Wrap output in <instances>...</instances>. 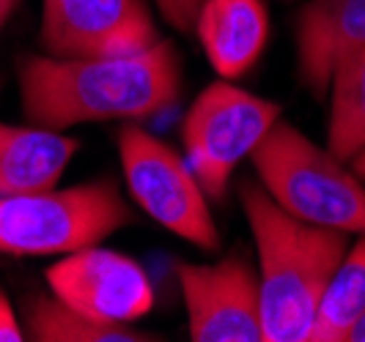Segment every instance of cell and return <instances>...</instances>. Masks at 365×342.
<instances>
[{
	"label": "cell",
	"instance_id": "6da1fadb",
	"mask_svg": "<svg viewBox=\"0 0 365 342\" xmlns=\"http://www.w3.org/2000/svg\"><path fill=\"white\" fill-rule=\"evenodd\" d=\"M22 115L34 127L63 132L77 124H138L182 96V55L160 38L143 53L105 58L28 55L17 66Z\"/></svg>",
	"mask_w": 365,
	"mask_h": 342
},
{
	"label": "cell",
	"instance_id": "7a4b0ae2",
	"mask_svg": "<svg viewBox=\"0 0 365 342\" xmlns=\"http://www.w3.org/2000/svg\"><path fill=\"white\" fill-rule=\"evenodd\" d=\"M237 195L256 241L264 342H305L351 235L297 219L250 178L239 181Z\"/></svg>",
	"mask_w": 365,
	"mask_h": 342
},
{
	"label": "cell",
	"instance_id": "3957f363",
	"mask_svg": "<svg viewBox=\"0 0 365 342\" xmlns=\"http://www.w3.org/2000/svg\"><path fill=\"white\" fill-rule=\"evenodd\" d=\"M247 159L283 211L311 225L365 235V183L294 124L277 118Z\"/></svg>",
	"mask_w": 365,
	"mask_h": 342
},
{
	"label": "cell",
	"instance_id": "277c9868",
	"mask_svg": "<svg viewBox=\"0 0 365 342\" xmlns=\"http://www.w3.org/2000/svg\"><path fill=\"white\" fill-rule=\"evenodd\" d=\"M135 222L138 216L113 178L0 198V255L63 257L96 247Z\"/></svg>",
	"mask_w": 365,
	"mask_h": 342
},
{
	"label": "cell",
	"instance_id": "5b68a950",
	"mask_svg": "<svg viewBox=\"0 0 365 342\" xmlns=\"http://www.w3.org/2000/svg\"><path fill=\"white\" fill-rule=\"evenodd\" d=\"M280 115V105L231 82H212L195 96L179 137L184 159L209 203L225 200L231 176Z\"/></svg>",
	"mask_w": 365,
	"mask_h": 342
},
{
	"label": "cell",
	"instance_id": "8992f818",
	"mask_svg": "<svg viewBox=\"0 0 365 342\" xmlns=\"http://www.w3.org/2000/svg\"><path fill=\"white\" fill-rule=\"evenodd\" d=\"M115 145L129 195L140 211L192 247L217 252L220 230L209 198L179 151L138 124H124L118 129Z\"/></svg>",
	"mask_w": 365,
	"mask_h": 342
},
{
	"label": "cell",
	"instance_id": "52a82bcc",
	"mask_svg": "<svg viewBox=\"0 0 365 342\" xmlns=\"http://www.w3.org/2000/svg\"><path fill=\"white\" fill-rule=\"evenodd\" d=\"M58 301L110 326H132L154 309V282L129 255L86 247L58 257L44 274Z\"/></svg>",
	"mask_w": 365,
	"mask_h": 342
},
{
	"label": "cell",
	"instance_id": "ba28073f",
	"mask_svg": "<svg viewBox=\"0 0 365 342\" xmlns=\"http://www.w3.org/2000/svg\"><path fill=\"white\" fill-rule=\"evenodd\" d=\"M160 38L148 0H41L38 47L53 58L143 53Z\"/></svg>",
	"mask_w": 365,
	"mask_h": 342
},
{
	"label": "cell",
	"instance_id": "9c48e42d",
	"mask_svg": "<svg viewBox=\"0 0 365 342\" xmlns=\"http://www.w3.org/2000/svg\"><path fill=\"white\" fill-rule=\"evenodd\" d=\"M192 342H264L258 271L242 252L217 263H179Z\"/></svg>",
	"mask_w": 365,
	"mask_h": 342
},
{
	"label": "cell",
	"instance_id": "30bf717a",
	"mask_svg": "<svg viewBox=\"0 0 365 342\" xmlns=\"http://www.w3.org/2000/svg\"><path fill=\"white\" fill-rule=\"evenodd\" d=\"M360 44H365V0H305L294 22L299 85L322 102L335 63Z\"/></svg>",
	"mask_w": 365,
	"mask_h": 342
},
{
	"label": "cell",
	"instance_id": "8fae6325",
	"mask_svg": "<svg viewBox=\"0 0 365 342\" xmlns=\"http://www.w3.org/2000/svg\"><path fill=\"white\" fill-rule=\"evenodd\" d=\"M192 33L222 80H237L258 63L269 38L264 0H203Z\"/></svg>",
	"mask_w": 365,
	"mask_h": 342
},
{
	"label": "cell",
	"instance_id": "7c38bea8",
	"mask_svg": "<svg viewBox=\"0 0 365 342\" xmlns=\"http://www.w3.org/2000/svg\"><path fill=\"white\" fill-rule=\"evenodd\" d=\"M77 151V137L63 132L0 121V198L58 186Z\"/></svg>",
	"mask_w": 365,
	"mask_h": 342
},
{
	"label": "cell",
	"instance_id": "4fadbf2b",
	"mask_svg": "<svg viewBox=\"0 0 365 342\" xmlns=\"http://www.w3.org/2000/svg\"><path fill=\"white\" fill-rule=\"evenodd\" d=\"M365 315V235H360L319 299L305 342H349Z\"/></svg>",
	"mask_w": 365,
	"mask_h": 342
},
{
	"label": "cell",
	"instance_id": "5bb4252c",
	"mask_svg": "<svg viewBox=\"0 0 365 342\" xmlns=\"http://www.w3.org/2000/svg\"><path fill=\"white\" fill-rule=\"evenodd\" d=\"M25 337L36 342H157L160 334L135 326H110L80 315L53 293H31L22 304Z\"/></svg>",
	"mask_w": 365,
	"mask_h": 342
},
{
	"label": "cell",
	"instance_id": "9a60e30c",
	"mask_svg": "<svg viewBox=\"0 0 365 342\" xmlns=\"http://www.w3.org/2000/svg\"><path fill=\"white\" fill-rule=\"evenodd\" d=\"M327 148L346 162L365 148V44L349 50L329 74Z\"/></svg>",
	"mask_w": 365,
	"mask_h": 342
},
{
	"label": "cell",
	"instance_id": "2e32d148",
	"mask_svg": "<svg viewBox=\"0 0 365 342\" xmlns=\"http://www.w3.org/2000/svg\"><path fill=\"white\" fill-rule=\"evenodd\" d=\"M154 6L176 33H192L203 0H154Z\"/></svg>",
	"mask_w": 365,
	"mask_h": 342
},
{
	"label": "cell",
	"instance_id": "e0dca14e",
	"mask_svg": "<svg viewBox=\"0 0 365 342\" xmlns=\"http://www.w3.org/2000/svg\"><path fill=\"white\" fill-rule=\"evenodd\" d=\"M25 337V326L17 318L14 306L9 301V296L0 290V342H22Z\"/></svg>",
	"mask_w": 365,
	"mask_h": 342
},
{
	"label": "cell",
	"instance_id": "ac0fdd59",
	"mask_svg": "<svg viewBox=\"0 0 365 342\" xmlns=\"http://www.w3.org/2000/svg\"><path fill=\"white\" fill-rule=\"evenodd\" d=\"M19 3H22V0H0V33H3V28L9 25V19L14 17Z\"/></svg>",
	"mask_w": 365,
	"mask_h": 342
},
{
	"label": "cell",
	"instance_id": "d6986e66",
	"mask_svg": "<svg viewBox=\"0 0 365 342\" xmlns=\"http://www.w3.org/2000/svg\"><path fill=\"white\" fill-rule=\"evenodd\" d=\"M349 167H351V173L365 183V148L360 151V154H354V156L349 159Z\"/></svg>",
	"mask_w": 365,
	"mask_h": 342
},
{
	"label": "cell",
	"instance_id": "ffe728a7",
	"mask_svg": "<svg viewBox=\"0 0 365 342\" xmlns=\"http://www.w3.org/2000/svg\"><path fill=\"white\" fill-rule=\"evenodd\" d=\"M349 342H365V315L360 318V324L354 326V331H351Z\"/></svg>",
	"mask_w": 365,
	"mask_h": 342
},
{
	"label": "cell",
	"instance_id": "44dd1931",
	"mask_svg": "<svg viewBox=\"0 0 365 342\" xmlns=\"http://www.w3.org/2000/svg\"><path fill=\"white\" fill-rule=\"evenodd\" d=\"M0 90H3V80H0Z\"/></svg>",
	"mask_w": 365,
	"mask_h": 342
}]
</instances>
